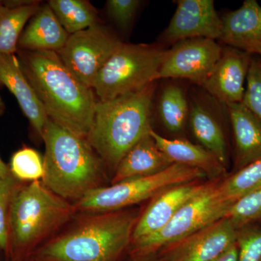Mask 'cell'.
Returning <instances> with one entry per match:
<instances>
[{"instance_id":"obj_26","label":"cell","mask_w":261,"mask_h":261,"mask_svg":"<svg viewBox=\"0 0 261 261\" xmlns=\"http://www.w3.org/2000/svg\"><path fill=\"white\" fill-rule=\"evenodd\" d=\"M10 171L15 178L22 181H42L44 161L37 150L25 147L12 156Z\"/></svg>"},{"instance_id":"obj_11","label":"cell","mask_w":261,"mask_h":261,"mask_svg":"<svg viewBox=\"0 0 261 261\" xmlns=\"http://www.w3.org/2000/svg\"><path fill=\"white\" fill-rule=\"evenodd\" d=\"M168 27L162 33L163 44H173L194 38L221 39L222 20L213 0H178Z\"/></svg>"},{"instance_id":"obj_33","label":"cell","mask_w":261,"mask_h":261,"mask_svg":"<svg viewBox=\"0 0 261 261\" xmlns=\"http://www.w3.org/2000/svg\"><path fill=\"white\" fill-rule=\"evenodd\" d=\"M132 261H163L157 252L143 255H134Z\"/></svg>"},{"instance_id":"obj_32","label":"cell","mask_w":261,"mask_h":261,"mask_svg":"<svg viewBox=\"0 0 261 261\" xmlns=\"http://www.w3.org/2000/svg\"><path fill=\"white\" fill-rule=\"evenodd\" d=\"M211 261H238V250L237 243L223 252L219 257Z\"/></svg>"},{"instance_id":"obj_3","label":"cell","mask_w":261,"mask_h":261,"mask_svg":"<svg viewBox=\"0 0 261 261\" xmlns=\"http://www.w3.org/2000/svg\"><path fill=\"white\" fill-rule=\"evenodd\" d=\"M42 139L45 145L43 185L65 200L82 199L103 186L106 166L87 138L48 118Z\"/></svg>"},{"instance_id":"obj_14","label":"cell","mask_w":261,"mask_h":261,"mask_svg":"<svg viewBox=\"0 0 261 261\" xmlns=\"http://www.w3.org/2000/svg\"><path fill=\"white\" fill-rule=\"evenodd\" d=\"M198 181L168 187L152 197L140 214L134 229L132 243L152 236L162 229L178 210L210 185Z\"/></svg>"},{"instance_id":"obj_29","label":"cell","mask_w":261,"mask_h":261,"mask_svg":"<svg viewBox=\"0 0 261 261\" xmlns=\"http://www.w3.org/2000/svg\"><path fill=\"white\" fill-rule=\"evenodd\" d=\"M242 103L261 122V63L255 60L250 62Z\"/></svg>"},{"instance_id":"obj_34","label":"cell","mask_w":261,"mask_h":261,"mask_svg":"<svg viewBox=\"0 0 261 261\" xmlns=\"http://www.w3.org/2000/svg\"><path fill=\"white\" fill-rule=\"evenodd\" d=\"M243 51H247L250 54L253 53V54L258 55L261 58V43L255 42L248 44L244 48Z\"/></svg>"},{"instance_id":"obj_6","label":"cell","mask_w":261,"mask_h":261,"mask_svg":"<svg viewBox=\"0 0 261 261\" xmlns=\"http://www.w3.org/2000/svg\"><path fill=\"white\" fill-rule=\"evenodd\" d=\"M166 51L162 44L123 43L94 82L93 90L99 101L138 92L159 80Z\"/></svg>"},{"instance_id":"obj_21","label":"cell","mask_w":261,"mask_h":261,"mask_svg":"<svg viewBox=\"0 0 261 261\" xmlns=\"http://www.w3.org/2000/svg\"><path fill=\"white\" fill-rule=\"evenodd\" d=\"M222 20L220 40L243 50L252 43H261V6L256 0H246L238 9L226 13Z\"/></svg>"},{"instance_id":"obj_36","label":"cell","mask_w":261,"mask_h":261,"mask_svg":"<svg viewBox=\"0 0 261 261\" xmlns=\"http://www.w3.org/2000/svg\"><path fill=\"white\" fill-rule=\"evenodd\" d=\"M5 3H3V2L0 1V9L4 6Z\"/></svg>"},{"instance_id":"obj_22","label":"cell","mask_w":261,"mask_h":261,"mask_svg":"<svg viewBox=\"0 0 261 261\" xmlns=\"http://www.w3.org/2000/svg\"><path fill=\"white\" fill-rule=\"evenodd\" d=\"M39 2L7 5L0 9V54L15 55L27 22L40 8Z\"/></svg>"},{"instance_id":"obj_18","label":"cell","mask_w":261,"mask_h":261,"mask_svg":"<svg viewBox=\"0 0 261 261\" xmlns=\"http://www.w3.org/2000/svg\"><path fill=\"white\" fill-rule=\"evenodd\" d=\"M173 164L150 135L139 141L121 159L115 170L111 185L164 171Z\"/></svg>"},{"instance_id":"obj_5","label":"cell","mask_w":261,"mask_h":261,"mask_svg":"<svg viewBox=\"0 0 261 261\" xmlns=\"http://www.w3.org/2000/svg\"><path fill=\"white\" fill-rule=\"evenodd\" d=\"M75 207L47 188L41 181L16 190L9 212L10 239L18 250L40 245L69 221Z\"/></svg>"},{"instance_id":"obj_15","label":"cell","mask_w":261,"mask_h":261,"mask_svg":"<svg viewBox=\"0 0 261 261\" xmlns=\"http://www.w3.org/2000/svg\"><path fill=\"white\" fill-rule=\"evenodd\" d=\"M0 84L14 95L24 115L42 138L48 120L47 113L15 55L0 54Z\"/></svg>"},{"instance_id":"obj_8","label":"cell","mask_w":261,"mask_h":261,"mask_svg":"<svg viewBox=\"0 0 261 261\" xmlns=\"http://www.w3.org/2000/svg\"><path fill=\"white\" fill-rule=\"evenodd\" d=\"M219 184V179L211 181L203 192L182 206L159 232L130 244L133 255L157 252L224 219L233 203L223 200Z\"/></svg>"},{"instance_id":"obj_20","label":"cell","mask_w":261,"mask_h":261,"mask_svg":"<svg viewBox=\"0 0 261 261\" xmlns=\"http://www.w3.org/2000/svg\"><path fill=\"white\" fill-rule=\"evenodd\" d=\"M149 135L155 141L159 149L173 163L197 168L206 176L215 180L219 179L226 173V167L200 145L182 139L166 138L153 129L150 130Z\"/></svg>"},{"instance_id":"obj_10","label":"cell","mask_w":261,"mask_h":261,"mask_svg":"<svg viewBox=\"0 0 261 261\" xmlns=\"http://www.w3.org/2000/svg\"><path fill=\"white\" fill-rule=\"evenodd\" d=\"M219 43L205 38L186 39L166 49L161 79H183L202 87L222 54Z\"/></svg>"},{"instance_id":"obj_2","label":"cell","mask_w":261,"mask_h":261,"mask_svg":"<svg viewBox=\"0 0 261 261\" xmlns=\"http://www.w3.org/2000/svg\"><path fill=\"white\" fill-rule=\"evenodd\" d=\"M92 214L41 245L32 261H118L130 246L140 213Z\"/></svg>"},{"instance_id":"obj_9","label":"cell","mask_w":261,"mask_h":261,"mask_svg":"<svg viewBox=\"0 0 261 261\" xmlns=\"http://www.w3.org/2000/svg\"><path fill=\"white\" fill-rule=\"evenodd\" d=\"M122 44L114 32L99 23L70 35L57 53L81 83L93 89L99 72Z\"/></svg>"},{"instance_id":"obj_31","label":"cell","mask_w":261,"mask_h":261,"mask_svg":"<svg viewBox=\"0 0 261 261\" xmlns=\"http://www.w3.org/2000/svg\"><path fill=\"white\" fill-rule=\"evenodd\" d=\"M139 0H108V15L122 30L130 27L140 6Z\"/></svg>"},{"instance_id":"obj_13","label":"cell","mask_w":261,"mask_h":261,"mask_svg":"<svg viewBox=\"0 0 261 261\" xmlns=\"http://www.w3.org/2000/svg\"><path fill=\"white\" fill-rule=\"evenodd\" d=\"M250 62V53L247 51L231 47L223 49L202 89L225 106L243 102Z\"/></svg>"},{"instance_id":"obj_23","label":"cell","mask_w":261,"mask_h":261,"mask_svg":"<svg viewBox=\"0 0 261 261\" xmlns=\"http://www.w3.org/2000/svg\"><path fill=\"white\" fill-rule=\"evenodd\" d=\"M160 119L173 134L181 133L189 121L190 102L181 86L169 84L164 87L159 101Z\"/></svg>"},{"instance_id":"obj_28","label":"cell","mask_w":261,"mask_h":261,"mask_svg":"<svg viewBox=\"0 0 261 261\" xmlns=\"http://www.w3.org/2000/svg\"><path fill=\"white\" fill-rule=\"evenodd\" d=\"M238 261H261V228L247 225L238 229Z\"/></svg>"},{"instance_id":"obj_17","label":"cell","mask_w":261,"mask_h":261,"mask_svg":"<svg viewBox=\"0 0 261 261\" xmlns=\"http://www.w3.org/2000/svg\"><path fill=\"white\" fill-rule=\"evenodd\" d=\"M226 107L232 127L238 171L261 159V122L242 102Z\"/></svg>"},{"instance_id":"obj_30","label":"cell","mask_w":261,"mask_h":261,"mask_svg":"<svg viewBox=\"0 0 261 261\" xmlns=\"http://www.w3.org/2000/svg\"><path fill=\"white\" fill-rule=\"evenodd\" d=\"M14 181L12 175L0 176V248L6 250L9 245V212L14 195Z\"/></svg>"},{"instance_id":"obj_24","label":"cell","mask_w":261,"mask_h":261,"mask_svg":"<svg viewBox=\"0 0 261 261\" xmlns=\"http://www.w3.org/2000/svg\"><path fill=\"white\" fill-rule=\"evenodd\" d=\"M47 4L70 35L99 23L97 10L87 0H49Z\"/></svg>"},{"instance_id":"obj_35","label":"cell","mask_w":261,"mask_h":261,"mask_svg":"<svg viewBox=\"0 0 261 261\" xmlns=\"http://www.w3.org/2000/svg\"><path fill=\"white\" fill-rule=\"evenodd\" d=\"M1 102V101H0ZM11 173H10V168L7 166V165L3 162L1 157H0V176L2 177H8V176H11Z\"/></svg>"},{"instance_id":"obj_27","label":"cell","mask_w":261,"mask_h":261,"mask_svg":"<svg viewBox=\"0 0 261 261\" xmlns=\"http://www.w3.org/2000/svg\"><path fill=\"white\" fill-rule=\"evenodd\" d=\"M225 218L229 219L238 229L261 221V189L233 202Z\"/></svg>"},{"instance_id":"obj_4","label":"cell","mask_w":261,"mask_h":261,"mask_svg":"<svg viewBox=\"0 0 261 261\" xmlns=\"http://www.w3.org/2000/svg\"><path fill=\"white\" fill-rule=\"evenodd\" d=\"M156 83L142 90L96 105L87 140L105 166L115 171L118 163L152 129V99Z\"/></svg>"},{"instance_id":"obj_1","label":"cell","mask_w":261,"mask_h":261,"mask_svg":"<svg viewBox=\"0 0 261 261\" xmlns=\"http://www.w3.org/2000/svg\"><path fill=\"white\" fill-rule=\"evenodd\" d=\"M20 63L48 118L87 138L97 102L93 89L67 69L56 51L24 50Z\"/></svg>"},{"instance_id":"obj_7","label":"cell","mask_w":261,"mask_h":261,"mask_svg":"<svg viewBox=\"0 0 261 261\" xmlns=\"http://www.w3.org/2000/svg\"><path fill=\"white\" fill-rule=\"evenodd\" d=\"M206 177L197 168L173 163L156 174L129 178L86 194L73 204L75 210L91 214L113 212L152 198L168 187Z\"/></svg>"},{"instance_id":"obj_16","label":"cell","mask_w":261,"mask_h":261,"mask_svg":"<svg viewBox=\"0 0 261 261\" xmlns=\"http://www.w3.org/2000/svg\"><path fill=\"white\" fill-rule=\"evenodd\" d=\"M190 102L188 123L196 140L226 167L227 143L219 113L202 97L195 95Z\"/></svg>"},{"instance_id":"obj_19","label":"cell","mask_w":261,"mask_h":261,"mask_svg":"<svg viewBox=\"0 0 261 261\" xmlns=\"http://www.w3.org/2000/svg\"><path fill=\"white\" fill-rule=\"evenodd\" d=\"M70 34L62 27L49 5L41 6L24 29L19 47L27 51H53L64 47Z\"/></svg>"},{"instance_id":"obj_12","label":"cell","mask_w":261,"mask_h":261,"mask_svg":"<svg viewBox=\"0 0 261 261\" xmlns=\"http://www.w3.org/2000/svg\"><path fill=\"white\" fill-rule=\"evenodd\" d=\"M238 228L227 218L161 250L163 261H211L237 243Z\"/></svg>"},{"instance_id":"obj_25","label":"cell","mask_w":261,"mask_h":261,"mask_svg":"<svg viewBox=\"0 0 261 261\" xmlns=\"http://www.w3.org/2000/svg\"><path fill=\"white\" fill-rule=\"evenodd\" d=\"M261 189V159L239 170L218 185L223 200L233 203Z\"/></svg>"}]
</instances>
